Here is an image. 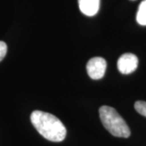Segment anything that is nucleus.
<instances>
[{
	"label": "nucleus",
	"mask_w": 146,
	"mask_h": 146,
	"mask_svg": "<svg viewBox=\"0 0 146 146\" xmlns=\"http://www.w3.org/2000/svg\"><path fill=\"white\" fill-rule=\"evenodd\" d=\"M30 119L36 130L48 141L60 142L65 139L67 129L54 115L41 110H34L31 114Z\"/></svg>",
	"instance_id": "1"
},
{
	"label": "nucleus",
	"mask_w": 146,
	"mask_h": 146,
	"mask_svg": "<svg viewBox=\"0 0 146 146\" xmlns=\"http://www.w3.org/2000/svg\"><path fill=\"white\" fill-rule=\"evenodd\" d=\"M101 121L105 128L112 136L127 138L131 135V131L124 119L113 107L102 106L99 109Z\"/></svg>",
	"instance_id": "2"
},
{
	"label": "nucleus",
	"mask_w": 146,
	"mask_h": 146,
	"mask_svg": "<svg viewBox=\"0 0 146 146\" xmlns=\"http://www.w3.org/2000/svg\"><path fill=\"white\" fill-rule=\"evenodd\" d=\"M87 72L93 80H99L104 76L106 70V61L102 57H94L87 63Z\"/></svg>",
	"instance_id": "3"
},
{
	"label": "nucleus",
	"mask_w": 146,
	"mask_h": 146,
	"mask_svg": "<svg viewBox=\"0 0 146 146\" xmlns=\"http://www.w3.org/2000/svg\"><path fill=\"white\" fill-rule=\"evenodd\" d=\"M118 69L122 74H130L136 71L138 66V58L135 54L127 53L121 55L117 63Z\"/></svg>",
	"instance_id": "4"
},
{
	"label": "nucleus",
	"mask_w": 146,
	"mask_h": 146,
	"mask_svg": "<svg viewBox=\"0 0 146 146\" xmlns=\"http://www.w3.org/2000/svg\"><path fill=\"white\" fill-rule=\"evenodd\" d=\"M80 11L85 16H95L99 10L100 0H78Z\"/></svg>",
	"instance_id": "5"
},
{
	"label": "nucleus",
	"mask_w": 146,
	"mask_h": 146,
	"mask_svg": "<svg viewBox=\"0 0 146 146\" xmlns=\"http://www.w3.org/2000/svg\"><path fill=\"white\" fill-rule=\"evenodd\" d=\"M136 21L141 25H146V0L141 2L136 14Z\"/></svg>",
	"instance_id": "6"
},
{
	"label": "nucleus",
	"mask_w": 146,
	"mask_h": 146,
	"mask_svg": "<svg viewBox=\"0 0 146 146\" xmlns=\"http://www.w3.org/2000/svg\"><path fill=\"white\" fill-rule=\"evenodd\" d=\"M135 109L140 114L146 117V102L144 101H137L135 105Z\"/></svg>",
	"instance_id": "7"
},
{
	"label": "nucleus",
	"mask_w": 146,
	"mask_h": 146,
	"mask_svg": "<svg viewBox=\"0 0 146 146\" xmlns=\"http://www.w3.org/2000/svg\"><path fill=\"white\" fill-rule=\"evenodd\" d=\"M7 51V46L4 42L0 41V62L4 58Z\"/></svg>",
	"instance_id": "8"
}]
</instances>
